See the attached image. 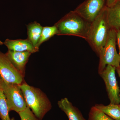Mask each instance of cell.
<instances>
[{"label":"cell","instance_id":"e0dca14e","mask_svg":"<svg viewBox=\"0 0 120 120\" xmlns=\"http://www.w3.org/2000/svg\"><path fill=\"white\" fill-rule=\"evenodd\" d=\"M88 120H114L94 106L91 108Z\"/></svg>","mask_w":120,"mask_h":120},{"label":"cell","instance_id":"3957f363","mask_svg":"<svg viewBox=\"0 0 120 120\" xmlns=\"http://www.w3.org/2000/svg\"><path fill=\"white\" fill-rule=\"evenodd\" d=\"M106 7L91 23L89 33L86 40L93 51L98 56L106 43L111 29L107 21Z\"/></svg>","mask_w":120,"mask_h":120},{"label":"cell","instance_id":"30bf717a","mask_svg":"<svg viewBox=\"0 0 120 120\" xmlns=\"http://www.w3.org/2000/svg\"><path fill=\"white\" fill-rule=\"evenodd\" d=\"M4 44L8 50L14 52H28L34 53L38 51L28 39L15 40L7 39L4 42Z\"/></svg>","mask_w":120,"mask_h":120},{"label":"cell","instance_id":"603a6c76","mask_svg":"<svg viewBox=\"0 0 120 120\" xmlns=\"http://www.w3.org/2000/svg\"><path fill=\"white\" fill-rule=\"evenodd\" d=\"M4 42H2V41L0 40V45H4Z\"/></svg>","mask_w":120,"mask_h":120},{"label":"cell","instance_id":"5bb4252c","mask_svg":"<svg viewBox=\"0 0 120 120\" xmlns=\"http://www.w3.org/2000/svg\"><path fill=\"white\" fill-rule=\"evenodd\" d=\"M95 107L114 120H120V105L110 103L107 105L96 104Z\"/></svg>","mask_w":120,"mask_h":120},{"label":"cell","instance_id":"277c9868","mask_svg":"<svg viewBox=\"0 0 120 120\" xmlns=\"http://www.w3.org/2000/svg\"><path fill=\"white\" fill-rule=\"evenodd\" d=\"M117 42L116 31L111 29L105 46L99 55V58L98 68L100 75L107 65L119 68L120 56L116 49Z\"/></svg>","mask_w":120,"mask_h":120},{"label":"cell","instance_id":"44dd1931","mask_svg":"<svg viewBox=\"0 0 120 120\" xmlns=\"http://www.w3.org/2000/svg\"><path fill=\"white\" fill-rule=\"evenodd\" d=\"M117 71V73H118V75H119V77L120 79V67L116 68Z\"/></svg>","mask_w":120,"mask_h":120},{"label":"cell","instance_id":"cb8c5ba5","mask_svg":"<svg viewBox=\"0 0 120 120\" xmlns=\"http://www.w3.org/2000/svg\"><path fill=\"white\" fill-rule=\"evenodd\" d=\"M114 1V3L116 1H120V0H113Z\"/></svg>","mask_w":120,"mask_h":120},{"label":"cell","instance_id":"4fadbf2b","mask_svg":"<svg viewBox=\"0 0 120 120\" xmlns=\"http://www.w3.org/2000/svg\"><path fill=\"white\" fill-rule=\"evenodd\" d=\"M43 27L36 22L31 23L27 26L28 39L35 49L39 50L37 45L41 38Z\"/></svg>","mask_w":120,"mask_h":120},{"label":"cell","instance_id":"484cf974","mask_svg":"<svg viewBox=\"0 0 120 120\" xmlns=\"http://www.w3.org/2000/svg\"></svg>","mask_w":120,"mask_h":120},{"label":"cell","instance_id":"9c48e42d","mask_svg":"<svg viewBox=\"0 0 120 120\" xmlns=\"http://www.w3.org/2000/svg\"><path fill=\"white\" fill-rule=\"evenodd\" d=\"M5 54L13 66L24 77L26 65L32 53L28 52H17L8 50Z\"/></svg>","mask_w":120,"mask_h":120},{"label":"cell","instance_id":"8992f818","mask_svg":"<svg viewBox=\"0 0 120 120\" xmlns=\"http://www.w3.org/2000/svg\"><path fill=\"white\" fill-rule=\"evenodd\" d=\"M116 67L107 65L100 75L105 82L110 103L119 105L120 90L116 79Z\"/></svg>","mask_w":120,"mask_h":120},{"label":"cell","instance_id":"52a82bcc","mask_svg":"<svg viewBox=\"0 0 120 120\" xmlns=\"http://www.w3.org/2000/svg\"><path fill=\"white\" fill-rule=\"evenodd\" d=\"M107 6V0H86L74 11L91 23Z\"/></svg>","mask_w":120,"mask_h":120},{"label":"cell","instance_id":"ffe728a7","mask_svg":"<svg viewBox=\"0 0 120 120\" xmlns=\"http://www.w3.org/2000/svg\"><path fill=\"white\" fill-rule=\"evenodd\" d=\"M114 3L113 0H107V7L111 6Z\"/></svg>","mask_w":120,"mask_h":120},{"label":"cell","instance_id":"ac0fdd59","mask_svg":"<svg viewBox=\"0 0 120 120\" xmlns=\"http://www.w3.org/2000/svg\"><path fill=\"white\" fill-rule=\"evenodd\" d=\"M18 113L19 114L21 120H39L30 108L27 107L26 109Z\"/></svg>","mask_w":120,"mask_h":120},{"label":"cell","instance_id":"2e32d148","mask_svg":"<svg viewBox=\"0 0 120 120\" xmlns=\"http://www.w3.org/2000/svg\"><path fill=\"white\" fill-rule=\"evenodd\" d=\"M57 34V28L54 25L52 26L43 27L41 38L37 45L38 49H39V47L42 43L48 41Z\"/></svg>","mask_w":120,"mask_h":120},{"label":"cell","instance_id":"7c38bea8","mask_svg":"<svg viewBox=\"0 0 120 120\" xmlns=\"http://www.w3.org/2000/svg\"><path fill=\"white\" fill-rule=\"evenodd\" d=\"M58 107L66 114L69 120H86L79 110L73 106L67 98L58 101Z\"/></svg>","mask_w":120,"mask_h":120},{"label":"cell","instance_id":"8fae6325","mask_svg":"<svg viewBox=\"0 0 120 120\" xmlns=\"http://www.w3.org/2000/svg\"><path fill=\"white\" fill-rule=\"evenodd\" d=\"M106 17L110 28L120 30V0L116 1L106 9Z\"/></svg>","mask_w":120,"mask_h":120},{"label":"cell","instance_id":"7a4b0ae2","mask_svg":"<svg viewBox=\"0 0 120 120\" xmlns=\"http://www.w3.org/2000/svg\"><path fill=\"white\" fill-rule=\"evenodd\" d=\"M27 107L39 120H42L52 108L51 102L40 89L23 82L20 85Z\"/></svg>","mask_w":120,"mask_h":120},{"label":"cell","instance_id":"5b68a950","mask_svg":"<svg viewBox=\"0 0 120 120\" xmlns=\"http://www.w3.org/2000/svg\"><path fill=\"white\" fill-rule=\"evenodd\" d=\"M1 87L6 97L9 112L19 113L27 107L19 84L8 83L2 79Z\"/></svg>","mask_w":120,"mask_h":120},{"label":"cell","instance_id":"d4e9b609","mask_svg":"<svg viewBox=\"0 0 120 120\" xmlns=\"http://www.w3.org/2000/svg\"><path fill=\"white\" fill-rule=\"evenodd\" d=\"M11 120H15V119H14V118H12L11 119Z\"/></svg>","mask_w":120,"mask_h":120},{"label":"cell","instance_id":"9a60e30c","mask_svg":"<svg viewBox=\"0 0 120 120\" xmlns=\"http://www.w3.org/2000/svg\"><path fill=\"white\" fill-rule=\"evenodd\" d=\"M8 105L5 95L0 87V118L1 120H12L9 115Z\"/></svg>","mask_w":120,"mask_h":120},{"label":"cell","instance_id":"ba28073f","mask_svg":"<svg viewBox=\"0 0 120 120\" xmlns=\"http://www.w3.org/2000/svg\"><path fill=\"white\" fill-rule=\"evenodd\" d=\"M0 75L8 83L22 84L24 77L13 66L5 53L0 51Z\"/></svg>","mask_w":120,"mask_h":120},{"label":"cell","instance_id":"6da1fadb","mask_svg":"<svg viewBox=\"0 0 120 120\" xmlns=\"http://www.w3.org/2000/svg\"><path fill=\"white\" fill-rule=\"evenodd\" d=\"M91 23L75 11H71L54 24L58 35H68L79 37L86 40Z\"/></svg>","mask_w":120,"mask_h":120},{"label":"cell","instance_id":"d6986e66","mask_svg":"<svg viewBox=\"0 0 120 120\" xmlns=\"http://www.w3.org/2000/svg\"><path fill=\"white\" fill-rule=\"evenodd\" d=\"M117 42L119 49V54L120 56V30L116 31Z\"/></svg>","mask_w":120,"mask_h":120},{"label":"cell","instance_id":"7402d4cb","mask_svg":"<svg viewBox=\"0 0 120 120\" xmlns=\"http://www.w3.org/2000/svg\"><path fill=\"white\" fill-rule=\"evenodd\" d=\"M2 80V77H1V76L0 75V87L1 86V82Z\"/></svg>","mask_w":120,"mask_h":120}]
</instances>
